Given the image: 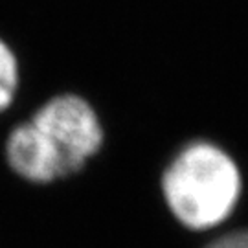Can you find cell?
<instances>
[{"label": "cell", "mask_w": 248, "mask_h": 248, "mask_svg": "<svg viewBox=\"0 0 248 248\" xmlns=\"http://www.w3.org/2000/svg\"><path fill=\"white\" fill-rule=\"evenodd\" d=\"M103 142L94 108L76 94H57L8 129L2 155L9 173L30 186H48L78 173Z\"/></svg>", "instance_id": "cell-1"}, {"label": "cell", "mask_w": 248, "mask_h": 248, "mask_svg": "<svg viewBox=\"0 0 248 248\" xmlns=\"http://www.w3.org/2000/svg\"><path fill=\"white\" fill-rule=\"evenodd\" d=\"M164 195L173 215L193 230L222 222L241 193L233 160L213 143L197 142L178 153L164 173Z\"/></svg>", "instance_id": "cell-2"}, {"label": "cell", "mask_w": 248, "mask_h": 248, "mask_svg": "<svg viewBox=\"0 0 248 248\" xmlns=\"http://www.w3.org/2000/svg\"><path fill=\"white\" fill-rule=\"evenodd\" d=\"M22 85L20 59L13 46L0 37V118L9 114L18 101Z\"/></svg>", "instance_id": "cell-3"}, {"label": "cell", "mask_w": 248, "mask_h": 248, "mask_svg": "<svg viewBox=\"0 0 248 248\" xmlns=\"http://www.w3.org/2000/svg\"><path fill=\"white\" fill-rule=\"evenodd\" d=\"M206 248H248V230L222 235Z\"/></svg>", "instance_id": "cell-4"}]
</instances>
